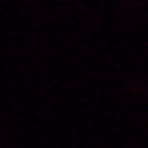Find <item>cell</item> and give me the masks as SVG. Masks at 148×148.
<instances>
[]
</instances>
